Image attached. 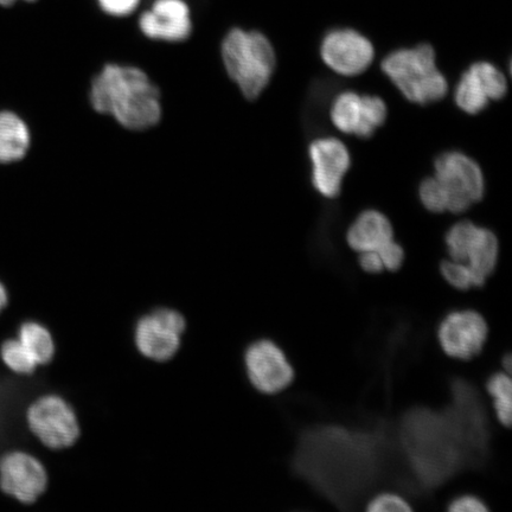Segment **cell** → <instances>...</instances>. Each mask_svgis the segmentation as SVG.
Segmentation results:
<instances>
[{
	"label": "cell",
	"mask_w": 512,
	"mask_h": 512,
	"mask_svg": "<svg viewBox=\"0 0 512 512\" xmlns=\"http://www.w3.org/2000/svg\"><path fill=\"white\" fill-rule=\"evenodd\" d=\"M379 432L323 426L307 431L298 445L294 466L331 501L350 505L379 477L384 453Z\"/></svg>",
	"instance_id": "1"
},
{
	"label": "cell",
	"mask_w": 512,
	"mask_h": 512,
	"mask_svg": "<svg viewBox=\"0 0 512 512\" xmlns=\"http://www.w3.org/2000/svg\"><path fill=\"white\" fill-rule=\"evenodd\" d=\"M400 443L409 470L424 488H435L485 458L451 407L444 413L426 408L408 412L401 422Z\"/></svg>",
	"instance_id": "2"
},
{
	"label": "cell",
	"mask_w": 512,
	"mask_h": 512,
	"mask_svg": "<svg viewBox=\"0 0 512 512\" xmlns=\"http://www.w3.org/2000/svg\"><path fill=\"white\" fill-rule=\"evenodd\" d=\"M94 110L111 114L130 130H146L158 124L162 107L158 88L138 68L108 64L93 81Z\"/></svg>",
	"instance_id": "3"
},
{
	"label": "cell",
	"mask_w": 512,
	"mask_h": 512,
	"mask_svg": "<svg viewBox=\"0 0 512 512\" xmlns=\"http://www.w3.org/2000/svg\"><path fill=\"white\" fill-rule=\"evenodd\" d=\"M224 67L248 100L258 98L275 69V53L268 38L258 31L233 29L222 44Z\"/></svg>",
	"instance_id": "4"
},
{
	"label": "cell",
	"mask_w": 512,
	"mask_h": 512,
	"mask_svg": "<svg viewBox=\"0 0 512 512\" xmlns=\"http://www.w3.org/2000/svg\"><path fill=\"white\" fill-rule=\"evenodd\" d=\"M382 70L414 104H432L447 94V81L439 72L430 44L394 51L382 61Z\"/></svg>",
	"instance_id": "5"
},
{
	"label": "cell",
	"mask_w": 512,
	"mask_h": 512,
	"mask_svg": "<svg viewBox=\"0 0 512 512\" xmlns=\"http://www.w3.org/2000/svg\"><path fill=\"white\" fill-rule=\"evenodd\" d=\"M24 419L32 437L49 450H64L74 445L80 435L73 408L54 394L32 400L25 408Z\"/></svg>",
	"instance_id": "6"
},
{
	"label": "cell",
	"mask_w": 512,
	"mask_h": 512,
	"mask_svg": "<svg viewBox=\"0 0 512 512\" xmlns=\"http://www.w3.org/2000/svg\"><path fill=\"white\" fill-rule=\"evenodd\" d=\"M435 176L447 201V211L462 214L482 201L485 192L484 175L475 160L462 152L440 155L434 162Z\"/></svg>",
	"instance_id": "7"
},
{
	"label": "cell",
	"mask_w": 512,
	"mask_h": 512,
	"mask_svg": "<svg viewBox=\"0 0 512 512\" xmlns=\"http://www.w3.org/2000/svg\"><path fill=\"white\" fill-rule=\"evenodd\" d=\"M49 475L42 460L22 448L0 453V491L22 507H31L46 495Z\"/></svg>",
	"instance_id": "8"
},
{
	"label": "cell",
	"mask_w": 512,
	"mask_h": 512,
	"mask_svg": "<svg viewBox=\"0 0 512 512\" xmlns=\"http://www.w3.org/2000/svg\"><path fill=\"white\" fill-rule=\"evenodd\" d=\"M445 240L450 260L469 266L485 280L494 273L499 246L491 230L462 221L448 230Z\"/></svg>",
	"instance_id": "9"
},
{
	"label": "cell",
	"mask_w": 512,
	"mask_h": 512,
	"mask_svg": "<svg viewBox=\"0 0 512 512\" xmlns=\"http://www.w3.org/2000/svg\"><path fill=\"white\" fill-rule=\"evenodd\" d=\"M489 328L480 313L473 310L448 313L438 328V339L445 354L469 361L483 351Z\"/></svg>",
	"instance_id": "10"
},
{
	"label": "cell",
	"mask_w": 512,
	"mask_h": 512,
	"mask_svg": "<svg viewBox=\"0 0 512 512\" xmlns=\"http://www.w3.org/2000/svg\"><path fill=\"white\" fill-rule=\"evenodd\" d=\"M184 330L185 320L181 313L166 309L158 310L138 323L137 347L151 360L168 361L181 347Z\"/></svg>",
	"instance_id": "11"
},
{
	"label": "cell",
	"mask_w": 512,
	"mask_h": 512,
	"mask_svg": "<svg viewBox=\"0 0 512 512\" xmlns=\"http://www.w3.org/2000/svg\"><path fill=\"white\" fill-rule=\"evenodd\" d=\"M320 54L326 66L343 76L366 72L374 60L373 44L352 29L332 30L324 37Z\"/></svg>",
	"instance_id": "12"
},
{
	"label": "cell",
	"mask_w": 512,
	"mask_h": 512,
	"mask_svg": "<svg viewBox=\"0 0 512 512\" xmlns=\"http://www.w3.org/2000/svg\"><path fill=\"white\" fill-rule=\"evenodd\" d=\"M249 380L259 392L273 395L290 387L294 370L284 351L271 341H259L246 352Z\"/></svg>",
	"instance_id": "13"
},
{
	"label": "cell",
	"mask_w": 512,
	"mask_h": 512,
	"mask_svg": "<svg viewBox=\"0 0 512 512\" xmlns=\"http://www.w3.org/2000/svg\"><path fill=\"white\" fill-rule=\"evenodd\" d=\"M309 153L313 187L325 197H337L341 194L343 176L351 165L347 147L336 138H322L311 143Z\"/></svg>",
	"instance_id": "14"
},
{
	"label": "cell",
	"mask_w": 512,
	"mask_h": 512,
	"mask_svg": "<svg viewBox=\"0 0 512 512\" xmlns=\"http://www.w3.org/2000/svg\"><path fill=\"white\" fill-rule=\"evenodd\" d=\"M139 27L152 40L181 42L191 34L190 9L184 0H156L140 17Z\"/></svg>",
	"instance_id": "15"
},
{
	"label": "cell",
	"mask_w": 512,
	"mask_h": 512,
	"mask_svg": "<svg viewBox=\"0 0 512 512\" xmlns=\"http://www.w3.org/2000/svg\"><path fill=\"white\" fill-rule=\"evenodd\" d=\"M347 241L357 253L375 252L394 241L392 223L377 210H366L348 230Z\"/></svg>",
	"instance_id": "16"
},
{
	"label": "cell",
	"mask_w": 512,
	"mask_h": 512,
	"mask_svg": "<svg viewBox=\"0 0 512 512\" xmlns=\"http://www.w3.org/2000/svg\"><path fill=\"white\" fill-rule=\"evenodd\" d=\"M30 143V130L25 121L14 112H0V164L22 160Z\"/></svg>",
	"instance_id": "17"
},
{
	"label": "cell",
	"mask_w": 512,
	"mask_h": 512,
	"mask_svg": "<svg viewBox=\"0 0 512 512\" xmlns=\"http://www.w3.org/2000/svg\"><path fill=\"white\" fill-rule=\"evenodd\" d=\"M16 337L34 358L38 367H46L55 356L54 337L47 326L35 319L24 320L19 324Z\"/></svg>",
	"instance_id": "18"
},
{
	"label": "cell",
	"mask_w": 512,
	"mask_h": 512,
	"mask_svg": "<svg viewBox=\"0 0 512 512\" xmlns=\"http://www.w3.org/2000/svg\"><path fill=\"white\" fill-rule=\"evenodd\" d=\"M331 120L343 133L355 134L362 139L369 138L366 124H364L361 95L354 92L339 94L331 108Z\"/></svg>",
	"instance_id": "19"
},
{
	"label": "cell",
	"mask_w": 512,
	"mask_h": 512,
	"mask_svg": "<svg viewBox=\"0 0 512 512\" xmlns=\"http://www.w3.org/2000/svg\"><path fill=\"white\" fill-rule=\"evenodd\" d=\"M0 361L11 374L19 377L35 375L40 368L16 336L6 338L0 344Z\"/></svg>",
	"instance_id": "20"
},
{
	"label": "cell",
	"mask_w": 512,
	"mask_h": 512,
	"mask_svg": "<svg viewBox=\"0 0 512 512\" xmlns=\"http://www.w3.org/2000/svg\"><path fill=\"white\" fill-rule=\"evenodd\" d=\"M454 100H456L460 110L471 115L484 111L490 101L482 83L478 81L470 69L462 75L456 93H454Z\"/></svg>",
	"instance_id": "21"
},
{
	"label": "cell",
	"mask_w": 512,
	"mask_h": 512,
	"mask_svg": "<svg viewBox=\"0 0 512 512\" xmlns=\"http://www.w3.org/2000/svg\"><path fill=\"white\" fill-rule=\"evenodd\" d=\"M486 390H488L491 398L494 399V408L498 421L504 427L509 428L512 419V384L510 374L501 371V373L491 375L488 382H486Z\"/></svg>",
	"instance_id": "22"
},
{
	"label": "cell",
	"mask_w": 512,
	"mask_h": 512,
	"mask_svg": "<svg viewBox=\"0 0 512 512\" xmlns=\"http://www.w3.org/2000/svg\"><path fill=\"white\" fill-rule=\"evenodd\" d=\"M484 88L489 100H501L507 95L508 82L494 64L489 62L473 63L469 68Z\"/></svg>",
	"instance_id": "23"
},
{
	"label": "cell",
	"mask_w": 512,
	"mask_h": 512,
	"mask_svg": "<svg viewBox=\"0 0 512 512\" xmlns=\"http://www.w3.org/2000/svg\"><path fill=\"white\" fill-rule=\"evenodd\" d=\"M440 272L448 284L460 291L483 287L486 283V280L471 270L469 266L452 260L441 262Z\"/></svg>",
	"instance_id": "24"
},
{
	"label": "cell",
	"mask_w": 512,
	"mask_h": 512,
	"mask_svg": "<svg viewBox=\"0 0 512 512\" xmlns=\"http://www.w3.org/2000/svg\"><path fill=\"white\" fill-rule=\"evenodd\" d=\"M419 194L421 202L427 210L435 214L447 211L446 196L434 177L426 178L425 181H422Z\"/></svg>",
	"instance_id": "25"
},
{
	"label": "cell",
	"mask_w": 512,
	"mask_h": 512,
	"mask_svg": "<svg viewBox=\"0 0 512 512\" xmlns=\"http://www.w3.org/2000/svg\"><path fill=\"white\" fill-rule=\"evenodd\" d=\"M370 512H407L412 511L411 505L400 495L384 492L375 496L367 505Z\"/></svg>",
	"instance_id": "26"
},
{
	"label": "cell",
	"mask_w": 512,
	"mask_h": 512,
	"mask_svg": "<svg viewBox=\"0 0 512 512\" xmlns=\"http://www.w3.org/2000/svg\"><path fill=\"white\" fill-rule=\"evenodd\" d=\"M380 258L383 262L384 270H388L390 272L399 271L403 260H405V252H403L402 247L399 243L392 241L381 249L379 253Z\"/></svg>",
	"instance_id": "27"
},
{
	"label": "cell",
	"mask_w": 512,
	"mask_h": 512,
	"mask_svg": "<svg viewBox=\"0 0 512 512\" xmlns=\"http://www.w3.org/2000/svg\"><path fill=\"white\" fill-rule=\"evenodd\" d=\"M451 512H488L489 508L482 499L473 495H463L454 498L448 505Z\"/></svg>",
	"instance_id": "28"
},
{
	"label": "cell",
	"mask_w": 512,
	"mask_h": 512,
	"mask_svg": "<svg viewBox=\"0 0 512 512\" xmlns=\"http://www.w3.org/2000/svg\"><path fill=\"white\" fill-rule=\"evenodd\" d=\"M101 9L108 15L124 17L132 14L140 4V0H98Z\"/></svg>",
	"instance_id": "29"
},
{
	"label": "cell",
	"mask_w": 512,
	"mask_h": 512,
	"mask_svg": "<svg viewBox=\"0 0 512 512\" xmlns=\"http://www.w3.org/2000/svg\"><path fill=\"white\" fill-rule=\"evenodd\" d=\"M358 262H360V266L364 272L370 274H379L384 271V266L380 255L375 252L360 253Z\"/></svg>",
	"instance_id": "30"
},
{
	"label": "cell",
	"mask_w": 512,
	"mask_h": 512,
	"mask_svg": "<svg viewBox=\"0 0 512 512\" xmlns=\"http://www.w3.org/2000/svg\"><path fill=\"white\" fill-rule=\"evenodd\" d=\"M9 304L8 288L0 281V313H2Z\"/></svg>",
	"instance_id": "31"
},
{
	"label": "cell",
	"mask_w": 512,
	"mask_h": 512,
	"mask_svg": "<svg viewBox=\"0 0 512 512\" xmlns=\"http://www.w3.org/2000/svg\"><path fill=\"white\" fill-rule=\"evenodd\" d=\"M503 368L505 373H511L512 361L511 356L509 354L503 358Z\"/></svg>",
	"instance_id": "32"
},
{
	"label": "cell",
	"mask_w": 512,
	"mask_h": 512,
	"mask_svg": "<svg viewBox=\"0 0 512 512\" xmlns=\"http://www.w3.org/2000/svg\"><path fill=\"white\" fill-rule=\"evenodd\" d=\"M17 2H21V0H0V6H5V8H9V6L15 5ZM23 2H36V0H23Z\"/></svg>",
	"instance_id": "33"
}]
</instances>
